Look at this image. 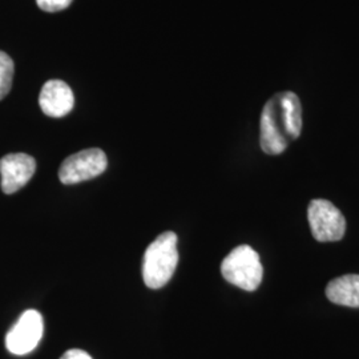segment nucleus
I'll list each match as a JSON object with an SVG mask.
<instances>
[{"instance_id":"nucleus-1","label":"nucleus","mask_w":359,"mask_h":359,"mask_svg":"<svg viewBox=\"0 0 359 359\" xmlns=\"http://www.w3.org/2000/svg\"><path fill=\"white\" fill-rule=\"evenodd\" d=\"M302 130V105L293 92H280L265 104L259 123L261 149L268 154L286 151Z\"/></svg>"},{"instance_id":"nucleus-2","label":"nucleus","mask_w":359,"mask_h":359,"mask_svg":"<svg viewBox=\"0 0 359 359\" xmlns=\"http://www.w3.org/2000/svg\"><path fill=\"white\" fill-rule=\"evenodd\" d=\"M177 236L173 231L160 234L149 245L142 258V280L149 289L165 286L179 264Z\"/></svg>"},{"instance_id":"nucleus-3","label":"nucleus","mask_w":359,"mask_h":359,"mask_svg":"<svg viewBox=\"0 0 359 359\" xmlns=\"http://www.w3.org/2000/svg\"><path fill=\"white\" fill-rule=\"evenodd\" d=\"M221 273L231 285L245 292H255L262 283L264 268L253 248L240 245L225 257L221 264Z\"/></svg>"},{"instance_id":"nucleus-4","label":"nucleus","mask_w":359,"mask_h":359,"mask_svg":"<svg viewBox=\"0 0 359 359\" xmlns=\"http://www.w3.org/2000/svg\"><path fill=\"white\" fill-rule=\"evenodd\" d=\"M313 237L320 243H333L344 238L346 219L341 210L327 200H313L308 209Z\"/></svg>"},{"instance_id":"nucleus-5","label":"nucleus","mask_w":359,"mask_h":359,"mask_svg":"<svg viewBox=\"0 0 359 359\" xmlns=\"http://www.w3.org/2000/svg\"><path fill=\"white\" fill-rule=\"evenodd\" d=\"M107 167L108 158L104 151L90 148L67 157L59 169V179L65 185H74L100 176Z\"/></svg>"},{"instance_id":"nucleus-6","label":"nucleus","mask_w":359,"mask_h":359,"mask_svg":"<svg viewBox=\"0 0 359 359\" xmlns=\"http://www.w3.org/2000/svg\"><path fill=\"white\" fill-rule=\"evenodd\" d=\"M44 322L36 310H26L6 335V347L15 355H26L35 350L43 337Z\"/></svg>"},{"instance_id":"nucleus-7","label":"nucleus","mask_w":359,"mask_h":359,"mask_svg":"<svg viewBox=\"0 0 359 359\" xmlns=\"http://www.w3.org/2000/svg\"><path fill=\"white\" fill-rule=\"evenodd\" d=\"M36 172V161L26 154H11L0 158L1 191L13 194L26 187Z\"/></svg>"},{"instance_id":"nucleus-8","label":"nucleus","mask_w":359,"mask_h":359,"mask_svg":"<svg viewBox=\"0 0 359 359\" xmlns=\"http://www.w3.org/2000/svg\"><path fill=\"white\" fill-rule=\"evenodd\" d=\"M39 104L44 115L65 117L74 109V92L63 80H48L40 90Z\"/></svg>"},{"instance_id":"nucleus-9","label":"nucleus","mask_w":359,"mask_h":359,"mask_svg":"<svg viewBox=\"0 0 359 359\" xmlns=\"http://www.w3.org/2000/svg\"><path fill=\"white\" fill-rule=\"evenodd\" d=\"M326 297L335 305L359 308L358 274H347L334 278L326 287Z\"/></svg>"},{"instance_id":"nucleus-10","label":"nucleus","mask_w":359,"mask_h":359,"mask_svg":"<svg viewBox=\"0 0 359 359\" xmlns=\"http://www.w3.org/2000/svg\"><path fill=\"white\" fill-rule=\"evenodd\" d=\"M15 65L13 59L6 53L0 51V100L4 99L13 87Z\"/></svg>"},{"instance_id":"nucleus-11","label":"nucleus","mask_w":359,"mask_h":359,"mask_svg":"<svg viewBox=\"0 0 359 359\" xmlns=\"http://www.w3.org/2000/svg\"><path fill=\"white\" fill-rule=\"evenodd\" d=\"M72 0H36V4L40 10L46 13H59L68 8Z\"/></svg>"},{"instance_id":"nucleus-12","label":"nucleus","mask_w":359,"mask_h":359,"mask_svg":"<svg viewBox=\"0 0 359 359\" xmlns=\"http://www.w3.org/2000/svg\"><path fill=\"white\" fill-rule=\"evenodd\" d=\"M60 359H92L90 354L84 350H79V348H72L68 350L63 354V357Z\"/></svg>"}]
</instances>
